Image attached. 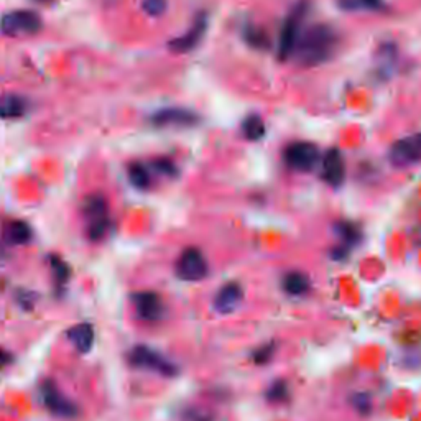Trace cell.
Instances as JSON below:
<instances>
[{
  "instance_id": "6da1fadb",
  "label": "cell",
  "mask_w": 421,
  "mask_h": 421,
  "mask_svg": "<svg viewBox=\"0 0 421 421\" xmlns=\"http://www.w3.org/2000/svg\"><path fill=\"white\" fill-rule=\"evenodd\" d=\"M339 47V35L328 23H313L300 35L293 57L303 68H316L328 63Z\"/></svg>"
},
{
  "instance_id": "7a4b0ae2",
  "label": "cell",
  "mask_w": 421,
  "mask_h": 421,
  "mask_svg": "<svg viewBox=\"0 0 421 421\" xmlns=\"http://www.w3.org/2000/svg\"><path fill=\"white\" fill-rule=\"evenodd\" d=\"M81 214L84 225H86L88 239L94 244L104 240L110 230V210L104 194L93 193L84 198L81 204Z\"/></svg>"
},
{
  "instance_id": "3957f363",
  "label": "cell",
  "mask_w": 421,
  "mask_h": 421,
  "mask_svg": "<svg viewBox=\"0 0 421 421\" xmlns=\"http://www.w3.org/2000/svg\"><path fill=\"white\" fill-rule=\"evenodd\" d=\"M309 8H312V2H309V0H298L292 7V10H290L287 17H285L282 30H280L277 48L280 61H288V59L293 57L300 35H302L303 22L304 18H307Z\"/></svg>"
},
{
  "instance_id": "277c9868",
  "label": "cell",
  "mask_w": 421,
  "mask_h": 421,
  "mask_svg": "<svg viewBox=\"0 0 421 421\" xmlns=\"http://www.w3.org/2000/svg\"><path fill=\"white\" fill-rule=\"evenodd\" d=\"M127 360L135 369L150 370V372L162 375V377L173 379L179 374L178 365L174 364L173 360H170L167 355H163L160 350L145 344L134 345V348L129 350Z\"/></svg>"
},
{
  "instance_id": "5b68a950",
  "label": "cell",
  "mask_w": 421,
  "mask_h": 421,
  "mask_svg": "<svg viewBox=\"0 0 421 421\" xmlns=\"http://www.w3.org/2000/svg\"><path fill=\"white\" fill-rule=\"evenodd\" d=\"M174 273H177L179 280L189 283H196L208 278L209 263L206 255L198 247L184 249L183 252L179 254L177 265H174Z\"/></svg>"
},
{
  "instance_id": "8992f818",
  "label": "cell",
  "mask_w": 421,
  "mask_h": 421,
  "mask_svg": "<svg viewBox=\"0 0 421 421\" xmlns=\"http://www.w3.org/2000/svg\"><path fill=\"white\" fill-rule=\"evenodd\" d=\"M319 158V148L313 142H307V140H298V142L288 143L283 150L285 165L298 173L313 172Z\"/></svg>"
},
{
  "instance_id": "52a82bcc",
  "label": "cell",
  "mask_w": 421,
  "mask_h": 421,
  "mask_svg": "<svg viewBox=\"0 0 421 421\" xmlns=\"http://www.w3.org/2000/svg\"><path fill=\"white\" fill-rule=\"evenodd\" d=\"M40 397H42L43 407L48 410L53 417L71 420L79 413L78 405L64 395L53 380H43L40 385Z\"/></svg>"
},
{
  "instance_id": "ba28073f",
  "label": "cell",
  "mask_w": 421,
  "mask_h": 421,
  "mask_svg": "<svg viewBox=\"0 0 421 421\" xmlns=\"http://www.w3.org/2000/svg\"><path fill=\"white\" fill-rule=\"evenodd\" d=\"M42 18L33 10H13L0 20V32L7 37H30L42 30Z\"/></svg>"
},
{
  "instance_id": "9c48e42d",
  "label": "cell",
  "mask_w": 421,
  "mask_h": 421,
  "mask_svg": "<svg viewBox=\"0 0 421 421\" xmlns=\"http://www.w3.org/2000/svg\"><path fill=\"white\" fill-rule=\"evenodd\" d=\"M334 232L338 235L339 244L331 250V259L343 262L352 254L354 249H357L364 239V232L359 224L352 220H338L334 225Z\"/></svg>"
},
{
  "instance_id": "30bf717a",
  "label": "cell",
  "mask_w": 421,
  "mask_h": 421,
  "mask_svg": "<svg viewBox=\"0 0 421 421\" xmlns=\"http://www.w3.org/2000/svg\"><path fill=\"white\" fill-rule=\"evenodd\" d=\"M209 27V15L206 10H199V12L194 15L191 27L186 33H183L182 37L173 38L172 42L168 43L170 52L177 54H186L193 52L194 48L199 47V43L203 42L204 35L208 32Z\"/></svg>"
},
{
  "instance_id": "8fae6325",
  "label": "cell",
  "mask_w": 421,
  "mask_h": 421,
  "mask_svg": "<svg viewBox=\"0 0 421 421\" xmlns=\"http://www.w3.org/2000/svg\"><path fill=\"white\" fill-rule=\"evenodd\" d=\"M130 302L134 304L137 318L143 323H160L167 313L163 298L150 290L130 295Z\"/></svg>"
},
{
  "instance_id": "7c38bea8",
  "label": "cell",
  "mask_w": 421,
  "mask_h": 421,
  "mask_svg": "<svg viewBox=\"0 0 421 421\" xmlns=\"http://www.w3.org/2000/svg\"><path fill=\"white\" fill-rule=\"evenodd\" d=\"M389 160L393 167L407 168L421 163V134L408 135L397 140L389 152Z\"/></svg>"
},
{
  "instance_id": "4fadbf2b",
  "label": "cell",
  "mask_w": 421,
  "mask_h": 421,
  "mask_svg": "<svg viewBox=\"0 0 421 421\" xmlns=\"http://www.w3.org/2000/svg\"><path fill=\"white\" fill-rule=\"evenodd\" d=\"M152 124L155 127H178V129H189L196 127L201 122V117L193 110L184 107H165L157 110L152 115Z\"/></svg>"
},
{
  "instance_id": "5bb4252c",
  "label": "cell",
  "mask_w": 421,
  "mask_h": 421,
  "mask_svg": "<svg viewBox=\"0 0 421 421\" xmlns=\"http://www.w3.org/2000/svg\"><path fill=\"white\" fill-rule=\"evenodd\" d=\"M321 178L331 188L343 186L345 182V160L338 148H329L323 157Z\"/></svg>"
},
{
  "instance_id": "9a60e30c",
  "label": "cell",
  "mask_w": 421,
  "mask_h": 421,
  "mask_svg": "<svg viewBox=\"0 0 421 421\" xmlns=\"http://www.w3.org/2000/svg\"><path fill=\"white\" fill-rule=\"evenodd\" d=\"M244 300V288L237 282H227L218 290L213 307L219 314H230L240 307Z\"/></svg>"
},
{
  "instance_id": "2e32d148",
  "label": "cell",
  "mask_w": 421,
  "mask_h": 421,
  "mask_svg": "<svg viewBox=\"0 0 421 421\" xmlns=\"http://www.w3.org/2000/svg\"><path fill=\"white\" fill-rule=\"evenodd\" d=\"M4 240L8 245H15V247H22V245H28L35 237L33 227L27 220L23 219H10L4 225Z\"/></svg>"
},
{
  "instance_id": "e0dca14e",
  "label": "cell",
  "mask_w": 421,
  "mask_h": 421,
  "mask_svg": "<svg viewBox=\"0 0 421 421\" xmlns=\"http://www.w3.org/2000/svg\"><path fill=\"white\" fill-rule=\"evenodd\" d=\"M48 263H49V270H52V277H53V287H54V295L58 298H61L64 293H66V287L71 280V267L66 260L59 257L57 254H52L48 257Z\"/></svg>"
},
{
  "instance_id": "ac0fdd59",
  "label": "cell",
  "mask_w": 421,
  "mask_h": 421,
  "mask_svg": "<svg viewBox=\"0 0 421 421\" xmlns=\"http://www.w3.org/2000/svg\"><path fill=\"white\" fill-rule=\"evenodd\" d=\"M66 338L69 343L74 345V349L81 354H88L93 349L96 333H94V326L91 323H79L73 328L68 329Z\"/></svg>"
},
{
  "instance_id": "d6986e66",
  "label": "cell",
  "mask_w": 421,
  "mask_h": 421,
  "mask_svg": "<svg viewBox=\"0 0 421 421\" xmlns=\"http://www.w3.org/2000/svg\"><path fill=\"white\" fill-rule=\"evenodd\" d=\"M398 61V48L393 43H384L380 45L377 52H375V71L380 78H390L392 76L393 69L397 68Z\"/></svg>"
},
{
  "instance_id": "ffe728a7",
  "label": "cell",
  "mask_w": 421,
  "mask_h": 421,
  "mask_svg": "<svg viewBox=\"0 0 421 421\" xmlns=\"http://www.w3.org/2000/svg\"><path fill=\"white\" fill-rule=\"evenodd\" d=\"M282 288L288 297H304L312 290V280H309L307 273L293 270V272L285 273L282 280Z\"/></svg>"
},
{
  "instance_id": "44dd1931",
  "label": "cell",
  "mask_w": 421,
  "mask_h": 421,
  "mask_svg": "<svg viewBox=\"0 0 421 421\" xmlns=\"http://www.w3.org/2000/svg\"><path fill=\"white\" fill-rule=\"evenodd\" d=\"M28 112V101L18 94L0 96V119H20Z\"/></svg>"
},
{
  "instance_id": "7402d4cb",
  "label": "cell",
  "mask_w": 421,
  "mask_h": 421,
  "mask_svg": "<svg viewBox=\"0 0 421 421\" xmlns=\"http://www.w3.org/2000/svg\"><path fill=\"white\" fill-rule=\"evenodd\" d=\"M242 38L249 47L259 49V52H267L272 47V37H270L267 30L254 23H247L242 28Z\"/></svg>"
},
{
  "instance_id": "603a6c76",
  "label": "cell",
  "mask_w": 421,
  "mask_h": 421,
  "mask_svg": "<svg viewBox=\"0 0 421 421\" xmlns=\"http://www.w3.org/2000/svg\"><path fill=\"white\" fill-rule=\"evenodd\" d=\"M127 178L130 184L138 191H148L153 184L152 172L142 162H132L127 168Z\"/></svg>"
},
{
  "instance_id": "cb8c5ba5",
  "label": "cell",
  "mask_w": 421,
  "mask_h": 421,
  "mask_svg": "<svg viewBox=\"0 0 421 421\" xmlns=\"http://www.w3.org/2000/svg\"><path fill=\"white\" fill-rule=\"evenodd\" d=\"M292 398V390L287 380L277 379L268 385L267 392H265V400L270 405H285Z\"/></svg>"
},
{
  "instance_id": "d4e9b609",
  "label": "cell",
  "mask_w": 421,
  "mask_h": 421,
  "mask_svg": "<svg viewBox=\"0 0 421 421\" xmlns=\"http://www.w3.org/2000/svg\"><path fill=\"white\" fill-rule=\"evenodd\" d=\"M242 134L249 142H259V140H262L265 134H267L262 117L257 114H249L242 122Z\"/></svg>"
},
{
  "instance_id": "484cf974",
  "label": "cell",
  "mask_w": 421,
  "mask_h": 421,
  "mask_svg": "<svg viewBox=\"0 0 421 421\" xmlns=\"http://www.w3.org/2000/svg\"><path fill=\"white\" fill-rule=\"evenodd\" d=\"M336 5L344 12H377L385 8V0H336Z\"/></svg>"
},
{
  "instance_id": "4316f807",
  "label": "cell",
  "mask_w": 421,
  "mask_h": 421,
  "mask_svg": "<svg viewBox=\"0 0 421 421\" xmlns=\"http://www.w3.org/2000/svg\"><path fill=\"white\" fill-rule=\"evenodd\" d=\"M152 170L153 172H157L158 174H162L165 178H178L179 177V168L178 165L173 162L172 158H167V157H160V158H155L152 162Z\"/></svg>"
},
{
  "instance_id": "83f0119b",
  "label": "cell",
  "mask_w": 421,
  "mask_h": 421,
  "mask_svg": "<svg viewBox=\"0 0 421 421\" xmlns=\"http://www.w3.org/2000/svg\"><path fill=\"white\" fill-rule=\"evenodd\" d=\"M275 352H277V345H275V343H267V344L259 345V348L254 350V357H252L254 364L267 365L270 360L273 359Z\"/></svg>"
},
{
  "instance_id": "f1b7e54d",
  "label": "cell",
  "mask_w": 421,
  "mask_h": 421,
  "mask_svg": "<svg viewBox=\"0 0 421 421\" xmlns=\"http://www.w3.org/2000/svg\"><path fill=\"white\" fill-rule=\"evenodd\" d=\"M350 405H352L355 412H357L359 415H364V417H367V415L372 412V408H374L372 398H370L369 393L352 395V398H350Z\"/></svg>"
},
{
  "instance_id": "f546056e",
  "label": "cell",
  "mask_w": 421,
  "mask_h": 421,
  "mask_svg": "<svg viewBox=\"0 0 421 421\" xmlns=\"http://www.w3.org/2000/svg\"><path fill=\"white\" fill-rule=\"evenodd\" d=\"M182 421H215V417L204 408L188 407L182 412Z\"/></svg>"
},
{
  "instance_id": "4dcf8cb0",
  "label": "cell",
  "mask_w": 421,
  "mask_h": 421,
  "mask_svg": "<svg viewBox=\"0 0 421 421\" xmlns=\"http://www.w3.org/2000/svg\"><path fill=\"white\" fill-rule=\"evenodd\" d=\"M142 7L150 17H160L168 7V0H143Z\"/></svg>"
},
{
  "instance_id": "1f68e13d",
  "label": "cell",
  "mask_w": 421,
  "mask_h": 421,
  "mask_svg": "<svg viewBox=\"0 0 421 421\" xmlns=\"http://www.w3.org/2000/svg\"><path fill=\"white\" fill-rule=\"evenodd\" d=\"M17 303L23 312H32L35 308V303H37V295L32 292H25L23 290V292L17 293Z\"/></svg>"
},
{
  "instance_id": "d6a6232c",
  "label": "cell",
  "mask_w": 421,
  "mask_h": 421,
  "mask_svg": "<svg viewBox=\"0 0 421 421\" xmlns=\"http://www.w3.org/2000/svg\"><path fill=\"white\" fill-rule=\"evenodd\" d=\"M13 354L10 352L8 349H5V348H0V370H4V369H7L8 365H12L13 364Z\"/></svg>"
},
{
  "instance_id": "836d02e7",
  "label": "cell",
  "mask_w": 421,
  "mask_h": 421,
  "mask_svg": "<svg viewBox=\"0 0 421 421\" xmlns=\"http://www.w3.org/2000/svg\"><path fill=\"white\" fill-rule=\"evenodd\" d=\"M4 255H5V252H4V247H2V245H0V260L4 259Z\"/></svg>"
}]
</instances>
